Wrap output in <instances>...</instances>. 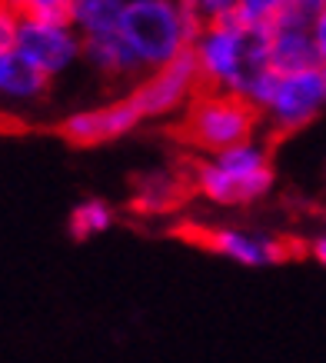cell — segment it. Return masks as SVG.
<instances>
[{
  "label": "cell",
  "instance_id": "cell-10",
  "mask_svg": "<svg viewBox=\"0 0 326 363\" xmlns=\"http://www.w3.org/2000/svg\"><path fill=\"white\" fill-rule=\"evenodd\" d=\"M84 57L103 74H130L140 67L137 54L120 37V30L103 33V37H84Z\"/></svg>",
  "mask_w": 326,
  "mask_h": 363
},
{
  "label": "cell",
  "instance_id": "cell-14",
  "mask_svg": "<svg viewBox=\"0 0 326 363\" xmlns=\"http://www.w3.org/2000/svg\"><path fill=\"white\" fill-rule=\"evenodd\" d=\"M4 4H11L23 21L70 23V13H74V0H4Z\"/></svg>",
  "mask_w": 326,
  "mask_h": 363
},
{
  "label": "cell",
  "instance_id": "cell-1",
  "mask_svg": "<svg viewBox=\"0 0 326 363\" xmlns=\"http://www.w3.org/2000/svg\"><path fill=\"white\" fill-rule=\"evenodd\" d=\"M117 30L130 44L140 67L153 70L174 64L196 44V33L190 30L176 0H127Z\"/></svg>",
  "mask_w": 326,
  "mask_h": 363
},
{
  "label": "cell",
  "instance_id": "cell-9",
  "mask_svg": "<svg viewBox=\"0 0 326 363\" xmlns=\"http://www.w3.org/2000/svg\"><path fill=\"white\" fill-rule=\"evenodd\" d=\"M203 247L217 250L220 257H230L237 264L247 267H270L280 264L290 257V247L280 240H270V237H253V233H240V230H210L203 237H193Z\"/></svg>",
  "mask_w": 326,
  "mask_h": 363
},
{
  "label": "cell",
  "instance_id": "cell-11",
  "mask_svg": "<svg viewBox=\"0 0 326 363\" xmlns=\"http://www.w3.org/2000/svg\"><path fill=\"white\" fill-rule=\"evenodd\" d=\"M47 90V77L37 74L30 64H23L17 50L0 54V94L13 100H33Z\"/></svg>",
  "mask_w": 326,
  "mask_h": 363
},
{
  "label": "cell",
  "instance_id": "cell-18",
  "mask_svg": "<svg viewBox=\"0 0 326 363\" xmlns=\"http://www.w3.org/2000/svg\"><path fill=\"white\" fill-rule=\"evenodd\" d=\"M290 7H296V11H306V13H316L320 7H326V0H290Z\"/></svg>",
  "mask_w": 326,
  "mask_h": 363
},
{
  "label": "cell",
  "instance_id": "cell-13",
  "mask_svg": "<svg viewBox=\"0 0 326 363\" xmlns=\"http://www.w3.org/2000/svg\"><path fill=\"white\" fill-rule=\"evenodd\" d=\"M113 223V213L103 200H87V203H80V207L70 213V233H74L77 240H87V237H97L103 233Z\"/></svg>",
  "mask_w": 326,
  "mask_h": 363
},
{
  "label": "cell",
  "instance_id": "cell-17",
  "mask_svg": "<svg viewBox=\"0 0 326 363\" xmlns=\"http://www.w3.org/2000/svg\"><path fill=\"white\" fill-rule=\"evenodd\" d=\"M310 30H313V44H316V50H320V60H323V67H326V7H320V11L313 13Z\"/></svg>",
  "mask_w": 326,
  "mask_h": 363
},
{
  "label": "cell",
  "instance_id": "cell-15",
  "mask_svg": "<svg viewBox=\"0 0 326 363\" xmlns=\"http://www.w3.org/2000/svg\"><path fill=\"white\" fill-rule=\"evenodd\" d=\"M286 7L290 0H240L237 17L247 23H273Z\"/></svg>",
  "mask_w": 326,
  "mask_h": 363
},
{
  "label": "cell",
  "instance_id": "cell-7",
  "mask_svg": "<svg viewBox=\"0 0 326 363\" xmlns=\"http://www.w3.org/2000/svg\"><path fill=\"white\" fill-rule=\"evenodd\" d=\"M310 23H313V13L296 11V7H286L270 23V67L276 74H303V70L323 67Z\"/></svg>",
  "mask_w": 326,
  "mask_h": 363
},
{
  "label": "cell",
  "instance_id": "cell-8",
  "mask_svg": "<svg viewBox=\"0 0 326 363\" xmlns=\"http://www.w3.org/2000/svg\"><path fill=\"white\" fill-rule=\"evenodd\" d=\"M143 121V113L137 111V104L130 97L107 104V107H94V111H80L74 117H67L57 133L74 147H97V143L117 140L123 133H130L137 123Z\"/></svg>",
  "mask_w": 326,
  "mask_h": 363
},
{
  "label": "cell",
  "instance_id": "cell-4",
  "mask_svg": "<svg viewBox=\"0 0 326 363\" xmlns=\"http://www.w3.org/2000/svg\"><path fill=\"white\" fill-rule=\"evenodd\" d=\"M200 90H203V77H200V64H196V54L190 47L174 64L153 70V77L143 80L130 94V100L143 117H163V113H174L176 107L190 104Z\"/></svg>",
  "mask_w": 326,
  "mask_h": 363
},
{
  "label": "cell",
  "instance_id": "cell-20",
  "mask_svg": "<svg viewBox=\"0 0 326 363\" xmlns=\"http://www.w3.org/2000/svg\"><path fill=\"white\" fill-rule=\"evenodd\" d=\"M0 4H4V0H0Z\"/></svg>",
  "mask_w": 326,
  "mask_h": 363
},
{
  "label": "cell",
  "instance_id": "cell-16",
  "mask_svg": "<svg viewBox=\"0 0 326 363\" xmlns=\"http://www.w3.org/2000/svg\"><path fill=\"white\" fill-rule=\"evenodd\" d=\"M17 30H21V13L11 4H0V54L17 47Z\"/></svg>",
  "mask_w": 326,
  "mask_h": 363
},
{
  "label": "cell",
  "instance_id": "cell-5",
  "mask_svg": "<svg viewBox=\"0 0 326 363\" xmlns=\"http://www.w3.org/2000/svg\"><path fill=\"white\" fill-rule=\"evenodd\" d=\"M13 50H17L23 64H30L37 74H44L50 80L80 57L84 40L77 37L74 23L23 21L21 17V30H17V47Z\"/></svg>",
  "mask_w": 326,
  "mask_h": 363
},
{
  "label": "cell",
  "instance_id": "cell-6",
  "mask_svg": "<svg viewBox=\"0 0 326 363\" xmlns=\"http://www.w3.org/2000/svg\"><path fill=\"white\" fill-rule=\"evenodd\" d=\"M323 107H326V67H313V70H303V74H280L263 113L280 130H300Z\"/></svg>",
  "mask_w": 326,
  "mask_h": 363
},
{
  "label": "cell",
  "instance_id": "cell-3",
  "mask_svg": "<svg viewBox=\"0 0 326 363\" xmlns=\"http://www.w3.org/2000/svg\"><path fill=\"white\" fill-rule=\"evenodd\" d=\"M196 187L213 203H250L273 187V167L257 143H243L200 167Z\"/></svg>",
  "mask_w": 326,
  "mask_h": 363
},
{
  "label": "cell",
  "instance_id": "cell-19",
  "mask_svg": "<svg viewBox=\"0 0 326 363\" xmlns=\"http://www.w3.org/2000/svg\"><path fill=\"white\" fill-rule=\"evenodd\" d=\"M310 250H313V257H316V260H320V264L326 267V233H323V237H320V240H313V247H310Z\"/></svg>",
  "mask_w": 326,
  "mask_h": 363
},
{
  "label": "cell",
  "instance_id": "cell-12",
  "mask_svg": "<svg viewBox=\"0 0 326 363\" xmlns=\"http://www.w3.org/2000/svg\"><path fill=\"white\" fill-rule=\"evenodd\" d=\"M127 0H74V13L70 23L80 27L84 37H103L120 27V13H123Z\"/></svg>",
  "mask_w": 326,
  "mask_h": 363
},
{
  "label": "cell",
  "instance_id": "cell-2",
  "mask_svg": "<svg viewBox=\"0 0 326 363\" xmlns=\"http://www.w3.org/2000/svg\"><path fill=\"white\" fill-rule=\"evenodd\" d=\"M260 111L247 104L237 94H223V90H200L190 100L186 111V127L184 137L200 150H233L243 143H253V130H257Z\"/></svg>",
  "mask_w": 326,
  "mask_h": 363
}]
</instances>
